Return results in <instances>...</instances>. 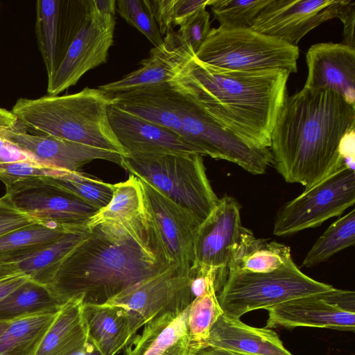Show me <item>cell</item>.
<instances>
[{"mask_svg": "<svg viewBox=\"0 0 355 355\" xmlns=\"http://www.w3.org/2000/svg\"><path fill=\"white\" fill-rule=\"evenodd\" d=\"M87 236L58 265L48 286L60 304L71 298L105 304L173 264L145 211L87 227Z\"/></svg>", "mask_w": 355, "mask_h": 355, "instance_id": "1", "label": "cell"}, {"mask_svg": "<svg viewBox=\"0 0 355 355\" xmlns=\"http://www.w3.org/2000/svg\"><path fill=\"white\" fill-rule=\"evenodd\" d=\"M355 128V106L330 90L286 95L272 131V164L288 183L309 189L343 166L339 144Z\"/></svg>", "mask_w": 355, "mask_h": 355, "instance_id": "2", "label": "cell"}, {"mask_svg": "<svg viewBox=\"0 0 355 355\" xmlns=\"http://www.w3.org/2000/svg\"><path fill=\"white\" fill-rule=\"evenodd\" d=\"M290 74L282 69H226L193 55L171 83L224 128L252 145L270 148Z\"/></svg>", "mask_w": 355, "mask_h": 355, "instance_id": "3", "label": "cell"}, {"mask_svg": "<svg viewBox=\"0 0 355 355\" xmlns=\"http://www.w3.org/2000/svg\"><path fill=\"white\" fill-rule=\"evenodd\" d=\"M114 103L113 95L86 87L70 94L20 98L11 112L18 121L41 135L127 156L109 121L108 110Z\"/></svg>", "mask_w": 355, "mask_h": 355, "instance_id": "4", "label": "cell"}, {"mask_svg": "<svg viewBox=\"0 0 355 355\" xmlns=\"http://www.w3.org/2000/svg\"><path fill=\"white\" fill-rule=\"evenodd\" d=\"M121 166L201 222L219 200L207 176L202 156L199 154L123 156Z\"/></svg>", "mask_w": 355, "mask_h": 355, "instance_id": "5", "label": "cell"}, {"mask_svg": "<svg viewBox=\"0 0 355 355\" xmlns=\"http://www.w3.org/2000/svg\"><path fill=\"white\" fill-rule=\"evenodd\" d=\"M332 286L315 280L293 259L269 272L229 270L217 295L223 315L240 319L252 311L274 306L287 301L331 291Z\"/></svg>", "mask_w": 355, "mask_h": 355, "instance_id": "6", "label": "cell"}, {"mask_svg": "<svg viewBox=\"0 0 355 355\" xmlns=\"http://www.w3.org/2000/svg\"><path fill=\"white\" fill-rule=\"evenodd\" d=\"M297 46L251 28H211L195 57L212 66L236 71L282 69L297 72Z\"/></svg>", "mask_w": 355, "mask_h": 355, "instance_id": "7", "label": "cell"}, {"mask_svg": "<svg viewBox=\"0 0 355 355\" xmlns=\"http://www.w3.org/2000/svg\"><path fill=\"white\" fill-rule=\"evenodd\" d=\"M4 196L37 222L67 230L86 229L99 209L46 177H29L3 183Z\"/></svg>", "mask_w": 355, "mask_h": 355, "instance_id": "8", "label": "cell"}, {"mask_svg": "<svg viewBox=\"0 0 355 355\" xmlns=\"http://www.w3.org/2000/svg\"><path fill=\"white\" fill-rule=\"evenodd\" d=\"M114 27L115 15L100 14L92 0L85 1L83 16L55 71L48 78V95H59L75 85L89 70L107 62Z\"/></svg>", "mask_w": 355, "mask_h": 355, "instance_id": "9", "label": "cell"}, {"mask_svg": "<svg viewBox=\"0 0 355 355\" xmlns=\"http://www.w3.org/2000/svg\"><path fill=\"white\" fill-rule=\"evenodd\" d=\"M355 203V172L343 166L285 204L275 218L273 234L291 235L320 225Z\"/></svg>", "mask_w": 355, "mask_h": 355, "instance_id": "10", "label": "cell"}, {"mask_svg": "<svg viewBox=\"0 0 355 355\" xmlns=\"http://www.w3.org/2000/svg\"><path fill=\"white\" fill-rule=\"evenodd\" d=\"M189 270L173 263L129 287L105 304L125 309L141 327L161 315L180 313L193 300Z\"/></svg>", "mask_w": 355, "mask_h": 355, "instance_id": "11", "label": "cell"}, {"mask_svg": "<svg viewBox=\"0 0 355 355\" xmlns=\"http://www.w3.org/2000/svg\"><path fill=\"white\" fill-rule=\"evenodd\" d=\"M266 327H305L343 331L355 330V293L331 291L297 298L267 308Z\"/></svg>", "mask_w": 355, "mask_h": 355, "instance_id": "12", "label": "cell"}, {"mask_svg": "<svg viewBox=\"0 0 355 355\" xmlns=\"http://www.w3.org/2000/svg\"><path fill=\"white\" fill-rule=\"evenodd\" d=\"M240 211L241 205L235 198L224 196L200 223L195 234L193 263L218 269L223 282L245 230Z\"/></svg>", "mask_w": 355, "mask_h": 355, "instance_id": "13", "label": "cell"}, {"mask_svg": "<svg viewBox=\"0 0 355 355\" xmlns=\"http://www.w3.org/2000/svg\"><path fill=\"white\" fill-rule=\"evenodd\" d=\"M346 0H270L252 29L297 46L309 31L338 18Z\"/></svg>", "mask_w": 355, "mask_h": 355, "instance_id": "14", "label": "cell"}, {"mask_svg": "<svg viewBox=\"0 0 355 355\" xmlns=\"http://www.w3.org/2000/svg\"><path fill=\"white\" fill-rule=\"evenodd\" d=\"M144 205L169 260L190 269L194 261V239L201 221L154 187L140 180Z\"/></svg>", "mask_w": 355, "mask_h": 355, "instance_id": "15", "label": "cell"}, {"mask_svg": "<svg viewBox=\"0 0 355 355\" xmlns=\"http://www.w3.org/2000/svg\"><path fill=\"white\" fill-rule=\"evenodd\" d=\"M0 137L33 157L41 166L67 171H78L85 164L103 159L121 165L119 153L52 136L29 134L15 130L0 131Z\"/></svg>", "mask_w": 355, "mask_h": 355, "instance_id": "16", "label": "cell"}, {"mask_svg": "<svg viewBox=\"0 0 355 355\" xmlns=\"http://www.w3.org/2000/svg\"><path fill=\"white\" fill-rule=\"evenodd\" d=\"M108 117L127 156L199 154L196 147L178 132L144 120L114 104L109 108Z\"/></svg>", "mask_w": 355, "mask_h": 355, "instance_id": "17", "label": "cell"}, {"mask_svg": "<svg viewBox=\"0 0 355 355\" xmlns=\"http://www.w3.org/2000/svg\"><path fill=\"white\" fill-rule=\"evenodd\" d=\"M304 88L330 90L355 105V49L342 43L312 45L306 55Z\"/></svg>", "mask_w": 355, "mask_h": 355, "instance_id": "18", "label": "cell"}, {"mask_svg": "<svg viewBox=\"0 0 355 355\" xmlns=\"http://www.w3.org/2000/svg\"><path fill=\"white\" fill-rule=\"evenodd\" d=\"M194 55L186 46L178 32L164 36L160 46H154L139 67L121 79L98 88L112 95L172 81L183 64Z\"/></svg>", "mask_w": 355, "mask_h": 355, "instance_id": "19", "label": "cell"}, {"mask_svg": "<svg viewBox=\"0 0 355 355\" xmlns=\"http://www.w3.org/2000/svg\"><path fill=\"white\" fill-rule=\"evenodd\" d=\"M113 96L119 108L182 135L189 101L171 81Z\"/></svg>", "mask_w": 355, "mask_h": 355, "instance_id": "20", "label": "cell"}, {"mask_svg": "<svg viewBox=\"0 0 355 355\" xmlns=\"http://www.w3.org/2000/svg\"><path fill=\"white\" fill-rule=\"evenodd\" d=\"M88 339L103 355H116L131 343L142 327L125 309L108 304L83 303Z\"/></svg>", "mask_w": 355, "mask_h": 355, "instance_id": "21", "label": "cell"}, {"mask_svg": "<svg viewBox=\"0 0 355 355\" xmlns=\"http://www.w3.org/2000/svg\"><path fill=\"white\" fill-rule=\"evenodd\" d=\"M207 347L248 355H293L272 329L252 327L223 314L212 325Z\"/></svg>", "mask_w": 355, "mask_h": 355, "instance_id": "22", "label": "cell"}, {"mask_svg": "<svg viewBox=\"0 0 355 355\" xmlns=\"http://www.w3.org/2000/svg\"><path fill=\"white\" fill-rule=\"evenodd\" d=\"M189 306L180 313H168L144 325L123 355H193L187 318Z\"/></svg>", "mask_w": 355, "mask_h": 355, "instance_id": "23", "label": "cell"}, {"mask_svg": "<svg viewBox=\"0 0 355 355\" xmlns=\"http://www.w3.org/2000/svg\"><path fill=\"white\" fill-rule=\"evenodd\" d=\"M83 305L76 297L61 304L35 355H70L84 347L88 331Z\"/></svg>", "mask_w": 355, "mask_h": 355, "instance_id": "24", "label": "cell"}, {"mask_svg": "<svg viewBox=\"0 0 355 355\" xmlns=\"http://www.w3.org/2000/svg\"><path fill=\"white\" fill-rule=\"evenodd\" d=\"M87 233V228L69 231L51 245L24 260L0 264V271L6 277L23 275L48 286L61 261L86 239Z\"/></svg>", "mask_w": 355, "mask_h": 355, "instance_id": "25", "label": "cell"}, {"mask_svg": "<svg viewBox=\"0 0 355 355\" xmlns=\"http://www.w3.org/2000/svg\"><path fill=\"white\" fill-rule=\"evenodd\" d=\"M292 259L291 248L276 241L257 239L245 228L229 270L264 273L275 270Z\"/></svg>", "mask_w": 355, "mask_h": 355, "instance_id": "26", "label": "cell"}, {"mask_svg": "<svg viewBox=\"0 0 355 355\" xmlns=\"http://www.w3.org/2000/svg\"><path fill=\"white\" fill-rule=\"evenodd\" d=\"M62 227L35 222L0 236V264L24 260L51 245L67 232Z\"/></svg>", "mask_w": 355, "mask_h": 355, "instance_id": "27", "label": "cell"}, {"mask_svg": "<svg viewBox=\"0 0 355 355\" xmlns=\"http://www.w3.org/2000/svg\"><path fill=\"white\" fill-rule=\"evenodd\" d=\"M58 311L33 313L12 321L0 336V355H35Z\"/></svg>", "mask_w": 355, "mask_h": 355, "instance_id": "28", "label": "cell"}, {"mask_svg": "<svg viewBox=\"0 0 355 355\" xmlns=\"http://www.w3.org/2000/svg\"><path fill=\"white\" fill-rule=\"evenodd\" d=\"M60 306L47 286L28 279L0 301V321L11 322L33 313L56 311Z\"/></svg>", "mask_w": 355, "mask_h": 355, "instance_id": "29", "label": "cell"}, {"mask_svg": "<svg viewBox=\"0 0 355 355\" xmlns=\"http://www.w3.org/2000/svg\"><path fill=\"white\" fill-rule=\"evenodd\" d=\"M144 211L143 192L140 180L130 175L124 182L114 184L112 197L108 205L99 209L90 219L87 227L108 221L134 218Z\"/></svg>", "mask_w": 355, "mask_h": 355, "instance_id": "30", "label": "cell"}, {"mask_svg": "<svg viewBox=\"0 0 355 355\" xmlns=\"http://www.w3.org/2000/svg\"><path fill=\"white\" fill-rule=\"evenodd\" d=\"M355 243V210L334 222L318 239L302 262L305 267L315 266L337 252Z\"/></svg>", "mask_w": 355, "mask_h": 355, "instance_id": "31", "label": "cell"}, {"mask_svg": "<svg viewBox=\"0 0 355 355\" xmlns=\"http://www.w3.org/2000/svg\"><path fill=\"white\" fill-rule=\"evenodd\" d=\"M223 314L218 303L216 288L211 287L190 304L187 325L191 350L195 355L206 348L211 328Z\"/></svg>", "mask_w": 355, "mask_h": 355, "instance_id": "32", "label": "cell"}, {"mask_svg": "<svg viewBox=\"0 0 355 355\" xmlns=\"http://www.w3.org/2000/svg\"><path fill=\"white\" fill-rule=\"evenodd\" d=\"M60 0L36 2L35 32L48 78L55 71Z\"/></svg>", "mask_w": 355, "mask_h": 355, "instance_id": "33", "label": "cell"}, {"mask_svg": "<svg viewBox=\"0 0 355 355\" xmlns=\"http://www.w3.org/2000/svg\"><path fill=\"white\" fill-rule=\"evenodd\" d=\"M49 181L62 187L99 209L110 202L114 184L80 171H62L55 177H46Z\"/></svg>", "mask_w": 355, "mask_h": 355, "instance_id": "34", "label": "cell"}, {"mask_svg": "<svg viewBox=\"0 0 355 355\" xmlns=\"http://www.w3.org/2000/svg\"><path fill=\"white\" fill-rule=\"evenodd\" d=\"M270 0H209L214 17L220 26L251 28L260 12Z\"/></svg>", "mask_w": 355, "mask_h": 355, "instance_id": "35", "label": "cell"}, {"mask_svg": "<svg viewBox=\"0 0 355 355\" xmlns=\"http://www.w3.org/2000/svg\"><path fill=\"white\" fill-rule=\"evenodd\" d=\"M116 6L120 16L144 34L154 46L162 44L163 38L147 0H118Z\"/></svg>", "mask_w": 355, "mask_h": 355, "instance_id": "36", "label": "cell"}, {"mask_svg": "<svg viewBox=\"0 0 355 355\" xmlns=\"http://www.w3.org/2000/svg\"><path fill=\"white\" fill-rule=\"evenodd\" d=\"M205 8L199 9L183 20L177 31L184 44L194 55L211 29L210 15Z\"/></svg>", "mask_w": 355, "mask_h": 355, "instance_id": "37", "label": "cell"}, {"mask_svg": "<svg viewBox=\"0 0 355 355\" xmlns=\"http://www.w3.org/2000/svg\"><path fill=\"white\" fill-rule=\"evenodd\" d=\"M62 172L31 162H0V180L3 183L29 177H55Z\"/></svg>", "mask_w": 355, "mask_h": 355, "instance_id": "38", "label": "cell"}, {"mask_svg": "<svg viewBox=\"0 0 355 355\" xmlns=\"http://www.w3.org/2000/svg\"><path fill=\"white\" fill-rule=\"evenodd\" d=\"M35 222L16 209L4 196L0 198V236Z\"/></svg>", "mask_w": 355, "mask_h": 355, "instance_id": "39", "label": "cell"}, {"mask_svg": "<svg viewBox=\"0 0 355 355\" xmlns=\"http://www.w3.org/2000/svg\"><path fill=\"white\" fill-rule=\"evenodd\" d=\"M343 24V38L342 44L355 49L354 23H355V2L346 0L339 16Z\"/></svg>", "mask_w": 355, "mask_h": 355, "instance_id": "40", "label": "cell"}, {"mask_svg": "<svg viewBox=\"0 0 355 355\" xmlns=\"http://www.w3.org/2000/svg\"><path fill=\"white\" fill-rule=\"evenodd\" d=\"M15 162L35 163L33 157L29 154L0 137V162L10 163Z\"/></svg>", "mask_w": 355, "mask_h": 355, "instance_id": "41", "label": "cell"}, {"mask_svg": "<svg viewBox=\"0 0 355 355\" xmlns=\"http://www.w3.org/2000/svg\"><path fill=\"white\" fill-rule=\"evenodd\" d=\"M339 155L343 166L354 171L355 130H349L342 137L339 144Z\"/></svg>", "mask_w": 355, "mask_h": 355, "instance_id": "42", "label": "cell"}, {"mask_svg": "<svg viewBox=\"0 0 355 355\" xmlns=\"http://www.w3.org/2000/svg\"><path fill=\"white\" fill-rule=\"evenodd\" d=\"M28 279L27 276L23 275L0 279V301Z\"/></svg>", "mask_w": 355, "mask_h": 355, "instance_id": "43", "label": "cell"}, {"mask_svg": "<svg viewBox=\"0 0 355 355\" xmlns=\"http://www.w3.org/2000/svg\"><path fill=\"white\" fill-rule=\"evenodd\" d=\"M17 122V118L11 111L0 107V131L15 130Z\"/></svg>", "mask_w": 355, "mask_h": 355, "instance_id": "44", "label": "cell"}, {"mask_svg": "<svg viewBox=\"0 0 355 355\" xmlns=\"http://www.w3.org/2000/svg\"><path fill=\"white\" fill-rule=\"evenodd\" d=\"M70 355H103L97 347L88 339L84 347Z\"/></svg>", "mask_w": 355, "mask_h": 355, "instance_id": "45", "label": "cell"}, {"mask_svg": "<svg viewBox=\"0 0 355 355\" xmlns=\"http://www.w3.org/2000/svg\"><path fill=\"white\" fill-rule=\"evenodd\" d=\"M195 355H248L207 347L198 351Z\"/></svg>", "mask_w": 355, "mask_h": 355, "instance_id": "46", "label": "cell"}, {"mask_svg": "<svg viewBox=\"0 0 355 355\" xmlns=\"http://www.w3.org/2000/svg\"><path fill=\"white\" fill-rule=\"evenodd\" d=\"M10 322H1L0 321V336L8 328Z\"/></svg>", "mask_w": 355, "mask_h": 355, "instance_id": "47", "label": "cell"}]
</instances>
